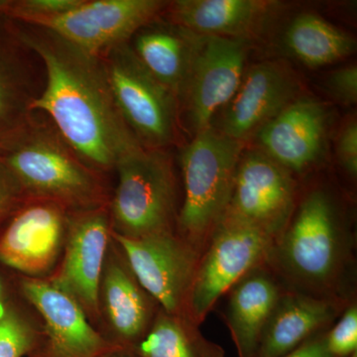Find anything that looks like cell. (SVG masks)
<instances>
[{
  "label": "cell",
  "instance_id": "cell-1",
  "mask_svg": "<svg viewBox=\"0 0 357 357\" xmlns=\"http://www.w3.org/2000/svg\"><path fill=\"white\" fill-rule=\"evenodd\" d=\"M13 24L44 67L43 86L32 109L49 117L86 166L102 175L144 148L117 109L102 58L46 28Z\"/></svg>",
  "mask_w": 357,
  "mask_h": 357
},
{
  "label": "cell",
  "instance_id": "cell-2",
  "mask_svg": "<svg viewBox=\"0 0 357 357\" xmlns=\"http://www.w3.org/2000/svg\"><path fill=\"white\" fill-rule=\"evenodd\" d=\"M265 264L287 290L324 299L356 298V234L333 192L317 185L298 195Z\"/></svg>",
  "mask_w": 357,
  "mask_h": 357
},
{
  "label": "cell",
  "instance_id": "cell-3",
  "mask_svg": "<svg viewBox=\"0 0 357 357\" xmlns=\"http://www.w3.org/2000/svg\"><path fill=\"white\" fill-rule=\"evenodd\" d=\"M0 159L20 183L26 199L51 202L68 211L107 204L100 174L86 166L44 117L34 115Z\"/></svg>",
  "mask_w": 357,
  "mask_h": 357
},
{
  "label": "cell",
  "instance_id": "cell-4",
  "mask_svg": "<svg viewBox=\"0 0 357 357\" xmlns=\"http://www.w3.org/2000/svg\"><path fill=\"white\" fill-rule=\"evenodd\" d=\"M244 145L211 126L195 133L181 154L184 199L176 232L199 255L227 210Z\"/></svg>",
  "mask_w": 357,
  "mask_h": 357
},
{
  "label": "cell",
  "instance_id": "cell-5",
  "mask_svg": "<svg viewBox=\"0 0 357 357\" xmlns=\"http://www.w3.org/2000/svg\"><path fill=\"white\" fill-rule=\"evenodd\" d=\"M117 185L109 204L112 230L128 238L176 231L177 182L163 150L141 148L115 166Z\"/></svg>",
  "mask_w": 357,
  "mask_h": 357
},
{
  "label": "cell",
  "instance_id": "cell-6",
  "mask_svg": "<svg viewBox=\"0 0 357 357\" xmlns=\"http://www.w3.org/2000/svg\"><path fill=\"white\" fill-rule=\"evenodd\" d=\"M100 58L117 109L140 144L155 150L170 145L177 132L178 98L144 67L130 44Z\"/></svg>",
  "mask_w": 357,
  "mask_h": 357
},
{
  "label": "cell",
  "instance_id": "cell-7",
  "mask_svg": "<svg viewBox=\"0 0 357 357\" xmlns=\"http://www.w3.org/2000/svg\"><path fill=\"white\" fill-rule=\"evenodd\" d=\"M273 237L236 218L225 215L199 257L185 314L201 326L237 281L264 264Z\"/></svg>",
  "mask_w": 357,
  "mask_h": 357
},
{
  "label": "cell",
  "instance_id": "cell-8",
  "mask_svg": "<svg viewBox=\"0 0 357 357\" xmlns=\"http://www.w3.org/2000/svg\"><path fill=\"white\" fill-rule=\"evenodd\" d=\"M112 237L160 309L187 316L188 297L201 257L198 251L176 231L128 238L112 230Z\"/></svg>",
  "mask_w": 357,
  "mask_h": 357
},
{
  "label": "cell",
  "instance_id": "cell-9",
  "mask_svg": "<svg viewBox=\"0 0 357 357\" xmlns=\"http://www.w3.org/2000/svg\"><path fill=\"white\" fill-rule=\"evenodd\" d=\"M249 41L196 34L182 98L195 133L210 128L213 117L236 95L248 59Z\"/></svg>",
  "mask_w": 357,
  "mask_h": 357
},
{
  "label": "cell",
  "instance_id": "cell-10",
  "mask_svg": "<svg viewBox=\"0 0 357 357\" xmlns=\"http://www.w3.org/2000/svg\"><path fill=\"white\" fill-rule=\"evenodd\" d=\"M112 239L109 206L69 211L60 267L49 279L76 301L89 321L100 319L98 288Z\"/></svg>",
  "mask_w": 357,
  "mask_h": 357
},
{
  "label": "cell",
  "instance_id": "cell-11",
  "mask_svg": "<svg viewBox=\"0 0 357 357\" xmlns=\"http://www.w3.org/2000/svg\"><path fill=\"white\" fill-rule=\"evenodd\" d=\"M298 195V182L290 171L260 150L243 152L225 215L249 223L275 239L292 215Z\"/></svg>",
  "mask_w": 357,
  "mask_h": 357
},
{
  "label": "cell",
  "instance_id": "cell-12",
  "mask_svg": "<svg viewBox=\"0 0 357 357\" xmlns=\"http://www.w3.org/2000/svg\"><path fill=\"white\" fill-rule=\"evenodd\" d=\"M168 1L162 0H83L69 13L45 26L91 55L128 44L141 28L158 20Z\"/></svg>",
  "mask_w": 357,
  "mask_h": 357
},
{
  "label": "cell",
  "instance_id": "cell-13",
  "mask_svg": "<svg viewBox=\"0 0 357 357\" xmlns=\"http://www.w3.org/2000/svg\"><path fill=\"white\" fill-rule=\"evenodd\" d=\"M69 211L57 204L27 199L0 229V262L41 279L64 248Z\"/></svg>",
  "mask_w": 357,
  "mask_h": 357
},
{
  "label": "cell",
  "instance_id": "cell-14",
  "mask_svg": "<svg viewBox=\"0 0 357 357\" xmlns=\"http://www.w3.org/2000/svg\"><path fill=\"white\" fill-rule=\"evenodd\" d=\"M20 286L43 319L42 357H98L117 347L96 330L76 301L48 280L25 277Z\"/></svg>",
  "mask_w": 357,
  "mask_h": 357
},
{
  "label": "cell",
  "instance_id": "cell-15",
  "mask_svg": "<svg viewBox=\"0 0 357 357\" xmlns=\"http://www.w3.org/2000/svg\"><path fill=\"white\" fill-rule=\"evenodd\" d=\"M300 96L301 84L289 68L274 61L258 63L244 73L217 129L245 143Z\"/></svg>",
  "mask_w": 357,
  "mask_h": 357
},
{
  "label": "cell",
  "instance_id": "cell-16",
  "mask_svg": "<svg viewBox=\"0 0 357 357\" xmlns=\"http://www.w3.org/2000/svg\"><path fill=\"white\" fill-rule=\"evenodd\" d=\"M159 309L112 237L98 288L100 319L105 321L107 340L115 347L133 349Z\"/></svg>",
  "mask_w": 357,
  "mask_h": 357
},
{
  "label": "cell",
  "instance_id": "cell-17",
  "mask_svg": "<svg viewBox=\"0 0 357 357\" xmlns=\"http://www.w3.org/2000/svg\"><path fill=\"white\" fill-rule=\"evenodd\" d=\"M330 114L324 103L300 96L255 134L260 151L295 174L306 173L326 149Z\"/></svg>",
  "mask_w": 357,
  "mask_h": 357
},
{
  "label": "cell",
  "instance_id": "cell-18",
  "mask_svg": "<svg viewBox=\"0 0 357 357\" xmlns=\"http://www.w3.org/2000/svg\"><path fill=\"white\" fill-rule=\"evenodd\" d=\"M33 53L22 43L13 21L0 15V153L13 142L36 112L38 96Z\"/></svg>",
  "mask_w": 357,
  "mask_h": 357
},
{
  "label": "cell",
  "instance_id": "cell-19",
  "mask_svg": "<svg viewBox=\"0 0 357 357\" xmlns=\"http://www.w3.org/2000/svg\"><path fill=\"white\" fill-rule=\"evenodd\" d=\"M286 288L266 264L253 268L225 293L222 317L238 357H256L263 332Z\"/></svg>",
  "mask_w": 357,
  "mask_h": 357
},
{
  "label": "cell",
  "instance_id": "cell-20",
  "mask_svg": "<svg viewBox=\"0 0 357 357\" xmlns=\"http://www.w3.org/2000/svg\"><path fill=\"white\" fill-rule=\"evenodd\" d=\"M351 301L324 299L286 289L268 321L256 357L286 356L328 330Z\"/></svg>",
  "mask_w": 357,
  "mask_h": 357
},
{
  "label": "cell",
  "instance_id": "cell-21",
  "mask_svg": "<svg viewBox=\"0 0 357 357\" xmlns=\"http://www.w3.org/2000/svg\"><path fill=\"white\" fill-rule=\"evenodd\" d=\"M279 6L265 0H177L169 2L166 13L170 22L196 34L250 42Z\"/></svg>",
  "mask_w": 357,
  "mask_h": 357
},
{
  "label": "cell",
  "instance_id": "cell-22",
  "mask_svg": "<svg viewBox=\"0 0 357 357\" xmlns=\"http://www.w3.org/2000/svg\"><path fill=\"white\" fill-rule=\"evenodd\" d=\"M196 33L172 22L150 23L133 37L131 48L150 73L182 98L194 51Z\"/></svg>",
  "mask_w": 357,
  "mask_h": 357
},
{
  "label": "cell",
  "instance_id": "cell-23",
  "mask_svg": "<svg viewBox=\"0 0 357 357\" xmlns=\"http://www.w3.org/2000/svg\"><path fill=\"white\" fill-rule=\"evenodd\" d=\"M132 351L136 357H225V349L204 337L188 316L162 309Z\"/></svg>",
  "mask_w": 357,
  "mask_h": 357
},
{
  "label": "cell",
  "instance_id": "cell-24",
  "mask_svg": "<svg viewBox=\"0 0 357 357\" xmlns=\"http://www.w3.org/2000/svg\"><path fill=\"white\" fill-rule=\"evenodd\" d=\"M291 54L311 68L333 64L356 51V42L349 33L314 13L296 16L285 32Z\"/></svg>",
  "mask_w": 357,
  "mask_h": 357
},
{
  "label": "cell",
  "instance_id": "cell-25",
  "mask_svg": "<svg viewBox=\"0 0 357 357\" xmlns=\"http://www.w3.org/2000/svg\"><path fill=\"white\" fill-rule=\"evenodd\" d=\"M42 335L16 307H0V357H25L39 351Z\"/></svg>",
  "mask_w": 357,
  "mask_h": 357
},
{
  "label": "cell",
  "instance_id": "cell-26",
  "mask_svg": "<svg viewBox=\"0 0 357 357\" xmlns=\"http://www.w3.org/2000/svg\"><path fill=\"white\" fill-rule=\"evenodd\" d=\"M83 0H0V15L20 24L44 28Z\"/></svg>",
  "mask_w": 357,
  "mask_h": 357
},
{
  "label": "cell",
  "instance_id": "cell-27",
  "mask_svg": "<svg viewBox=\"0 0 357 357\" xmlns=\"http://www.w3.org/2000/svg\"><path fill=\"white\" fill-rule=\"evenodd\" d=\"M326 344L332 357L357 356V300L349 303L333 325L326 331Z\"/></svg>",
  "mask_w": 357,
  "mask_h": 357
},
{
  "label": "cell",
  "instance_id": "cell-28",
  "mask_svg": "<svg viewBox=\"0 0 357 357\" xmlns=\"http://www.w3.org/2000/svg\"><path fill=\"white\" fill-rule=\"evenodd\" d=\"M26 201L20 183L0 159V229Z\"/></svg>",
  "mask_w": 357,
  "mask_h": 357
},
{
  "label": "cell",
  "instance_id": "cell-29",
  "mask_svg": "<svg viewBox=\"0 0 357 357\" xmlns=\"http://www.w3.org/2000/svg\"><path fill=\"white\" fill-rule=\"evenodd\" d=\"M331 95L342 105H354L357 102V68L345 66L333 70L328 79Z\"/></svg>",
  "mask_w": 357,
  "mask_h": 357
},
{
  "label": "cell",
  "instance_id": "cell-30",
  "mask_svg": "<svg viewBox=\"0 0 357 357\" xmlns=\"http://www.w3.org/2000/svg\"><path fill=\"white\" fill-rule=\"evenodd\" d=\"M337 158L345 173L351 178L357 176V122L351 119L342 126L337 139Z\"/></svg>",
  "mask_w": 357,
  "mask_h": 357
},
{
  "label": "cell",
  "instance_id": "cell-31",
  "mask_svg": "<svg viewBox=\"0 0 357 357\" xmlns=\"http://www.w3.org/2000/svg\"><path fill=\"white\" fill-rule=\"evenodd\" d=\"M326 331L310 338L299 347L282 357H332L326 349Z\"/></svg>",
  "mask_w": 357,
  "mask_h": 357
},
{
  "label": "cell",
  "instance_id": "cell-32",
  "mask_svg": "<svg viewBox=\"0 0 357 357\" xmlns=\"http://www.w3.org/2000/svg\"><path fill=\"white\" fill-rule=\"evenodd\" d=\"M98 357H136L132 349L114 347Z\"/></svg>",
  "mask_w": 357,
  "mask_h": 357
},
{
  "label": "cell",
  "instance_id": "cell-33",
  "mask_svg": "<svg viewBox=\"0 0 357 357\" xmlns=\"http://www.w3.org/2000/svg\"><path fill=\"white\" fill-rule=\"evenodd\" d=\"M32 357H42V356H41V354H40V352L38 351L37 352H35V354H33Z\"/></svg>",
  "mask_w": 357,
  "mask_h": 357
},
{
  "label": "cell",
  "instance_id": "cell-34",
  "mask_svg": "<svg viewBox=\"0 0 357 357\" xmlns=\"http://www.w3.org/2000/svg\"><path fill=\"white\" fill-rule=\"evenodd\" d=\"M2 291H3V289H2V282L0 280V298H1Z\"/></svg>",
  "mask_w": 357,
  "mask_h": 357
}]
</instances>
